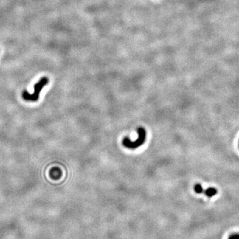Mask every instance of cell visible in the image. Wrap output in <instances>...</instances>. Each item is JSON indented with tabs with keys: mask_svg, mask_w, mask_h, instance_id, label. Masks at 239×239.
Instances as JSON below:
<instances>
[{
	"mask_svg": "<svg viewBox=\"0 0 239 239\" xmlns=\"http://www.w3.org/2000/svg\"><path fill=\"white\" fill-rule=\"evenodd\" d=\"M49 82V79L46 77L40 78V80L34 85V92L30 94L27 90H24L21 93V97L23 100L29 102H37L39 98V94L42 89Z\"/></svg>",
	"mask_w": 239,
	"mask_h": 239,
	"instance_id": "obj_1",
	"label": "cell"
},
{
	"mask_svg": "<svg viewBox=\"0 0 239 239\" xmlns=\"http://www.w3.org/2000/svg\"><path fill=\"white\" fill-rule=\"evenodd\" d=\"M138 138L136 141H131L129 138H124L122 141V144L125 147L130 148V149H136L137 148L140 147L141 145L144 144L146 138V132L144 128L139 127L138 128Z\"/></svg>",
	"mask_w": 239,
	"mask_h": 239,
	"instance_id": "obj_2",
	"label": "cell"
},
{
	"mask_svg": "<svg viewBox=\"0 0 239 239\" xmlns=\"http://www.w3.org/2000/svg\"><path fill=\"white\" fill-rule=\"evenodd\" d=\"M62 171L60 168L57 167L52 168L51 171H49V176L51 177V179L55 180L59 179L62 176Z\"/></svg>",
	"mask_w": 239,
	"mask_h": 239,
	"instance_id": "obj_3",
	"label": "cell"
},
{
	"mask_svg": "<svg viewBox=\"0 0 239 239\" xmlns=\"http://www.w3.org/2000/svg\"><path fill=\"white\" fill-rule=\"evenodd\" d=\"M205 193L209 197H212L217 194V190L214 187H209L205 191Z\"/></svg>",
	"mask_w": 239,
	"mask_h": 239,
	"instance_id": "obj_4",
	"label": "cell"
},
{
	"mask_svg": "<svg viewBox=\"0 0 239 239\" xmlns=\"http://www.w3.org/2000/svg\"><path fill=\"white\" fill-rule=\"evenodd\" d=\"M194 190L197 193H202L203 192V188L201 186V185L199 184V183H197L194 186Z\"/></svg>",
	"mask_w": 239,
	"mask_h": 239,
	"instance_id": "obj_5",
	"label": "cell"
},
{
	"mask_svg": "<svg viewBox=\"0 0 239 239\" xmlns=\"http://www.w3.org/2000/svg\"><path fill=\"white\" fill-rule=\"evenodd\" d=\"M228 239H239V233H234L231 235Z\"/></svg>",
	"mask_w": 239,
	"mask_h": 239,
	"instance_id": "obj_6",
	"label": "cell"
},
{
	"mask_svg": "<svg viewBox=\"0 0 239 239\" xmlns=\"http://www.w3.org/2000/svg\"><path fill=\"white\" fill-rule=\"evenodd\" d=\"M238 147H239V144H238Z\"/></svg>",
	"mask_w": 239,
	"mask_h": 239,
	"instance_id": "obj_7",
	"label": "cell"
}]
</instances>
